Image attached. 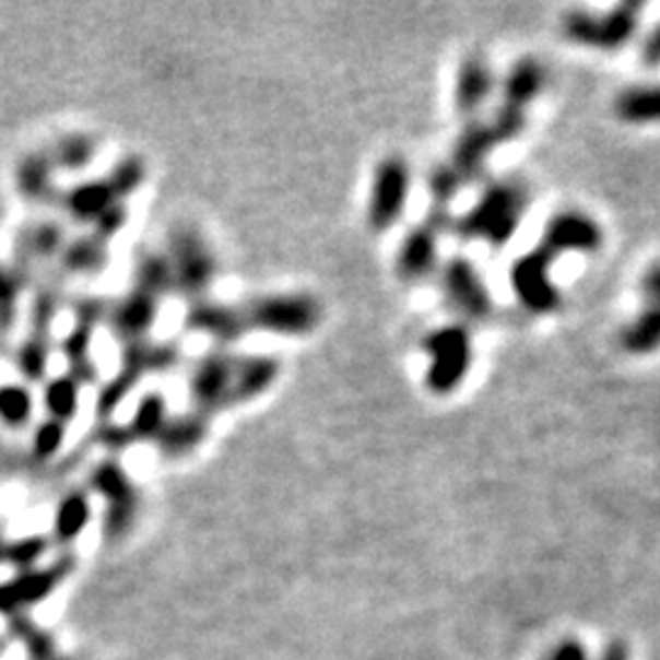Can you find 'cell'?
<instances>
[{"label": "cell", "mask_w": 660, "mask_h": 660, "mask_svg": "<svg viewBox=\"0 0 660 660\" xmlns=\"http://www.w3.org/2000/svg\"><path fill=\"white\" fill-rule=\"evenodd\" d=\"M108 302L89 296L79 298L74 304V323L67 338L61 340V353L67 360V375L74 377L81 387L94 385L98 379V365L91 357V343H94L98 323L106 321Z\"/></svg>", "instance_id": "9"}, {"label": "cell", "mask_w": 660, "mask_h": 660, "mask_svg": "<svg viewBox=\"0 0 660 660\" xmlns=\"http://www.w3.org/2000/svg\"><path fill=\"white\" fill-rule=\"evenodd\" d=\"M541 245L558 257L563 252H594L602 245V228L587 213L563 211L545 225Z\"/></svg>", "instance_id": "17"}, {"label": "cell", "mask_w": 660, "mask_h": 660, "mask_svg": "<svg viewBox=\"0 0 660 660\" xmlns=\"http://www.w3.org/2000/svg\"><path fill=\"white\" fill-rule=\"evenodd\" d=\"M641 292L646 304H660V262L646 272L641 282Z\"/></svg>", "instance_id": "35"}, {"label": "cell", "mask_w": 660, "mask_h": 660, "mask_svg": "<svg viewBox=\"0 0 660 660\" xmlns=\"http://www.w3.org/2000/svg\"><path fill=\"white\" fill-rule=\"evenodd\" d=\"M526 196L519 181H497L482 193L478 205L458 223V233L465 240H484L502 247L517 233L526 209Z\"/></svg>", "instance_id": "5"}, {"label": "cell", "mask_w": 660, "mask_h": 660, "mask_svg": "<svg viewBox=\"0 0 660 660\" xmlns=\"http://www.w3.org/2000/svg\"><path fill=\"white\" fill-rule=\"evenodd\" d=\"M282 365L270 355H243L215 347L201 355L189 369L187 389L191 409L211 419L219 411L252 404L280 379Z\"/></svg>", "instance_id": "1"}, {"label": "cell", "mask_w": 660, "mask_h": 660, "mask_svg": "<svg viewBox=\"0 0 660 660\" xmlns=\"http://www.w3.org/2000/svg\"><path fill=\"white\" fill-rule=\"evenodd\" d=\"M460 187H462V179L452 167H440V169L433 172L431 193H433V199H436L438 205H446L452 199V196H456V191Z\"/></svg>", "instance_id": "34"}, {"label": "cell", "mask_w": 660, "mask_h": 660, "mask_svg": "<svg viewBox=\"0 0 660 660\" xmlns=\"http://www.w3.org/2000/svg\"><path fill=\"white\" fill-rule=\"evenodd\" d=\"M543 84H545V71L541 67V61L526 57L514 64L507 81H504V103L526 110L529 108V103L541 94Z\"/></svg>", "instance_id": "24"}, {"label": "cell", "mask_w": 660, "mask_h": 660, "mask_svg": "<svg viewBox=\"0 0 660 660\" xmlns=\"http://www.w3.org/2000/svg\"><path fill=\"white\" fill-rule=\"evenodd\" d=\"M184 328L189 333L211 338L215 345H233L245 335H250L245 323V314L240 304L215 302V298H201V302L189 304V311L184 316Z\"/></svg>", "instance_id": "14"}, {"label": "cell", "mask_w": 660, "mask_h": 660, "mask_svg": "<svg viewBox=\"0 0 660 660\" xmlns=\"http://www.w3.org/2000/svg\"><path fill=\"white\" fill-rule=\"evenodd\" d=\"M89 521H91L89 494L81 490L67 492L57 504V511H55V539L59 543L76 541L81 531L86 529Z\"/></svg>", "instance_id": "27"}, {"label": "cell", "mask_w": 660, "mask_h": 660, "mask_svg": "<svg viewBox=\"0 0 660 660\" xmlns=\"http://www.w3.org/2000/svg\"><path fill=\"white\" fill-rule=\"evenodd\" d=\"M622 345L632 355H648L660 347V304H646L644 314L624 328Z\"/></svg>", "instance_id": "30"}, {"label": "cell", "mask_w": 660, "mask_h": 660, "mask_svg": "<svg viewBox=\"0 0 660 660\" xmlns=\"http://www.w3.org/2000/svg\"><path fill=\"white\" fill-rule=\"evenodd\" d=\"M64 443H67L64 424H59V421H51V419L39 421V424L33 426V433H30V458H35L37 462H47L64 448Z\"/></svg>", "instance_id": "32"}, {"label": "cell", "mask_w": 660, "mask_h": 660, "mask_svg": "<svg viewBox=\"0 0 660 660\" xmlns=\"http://www.w3.org/2000/svg\"><path fill=\"white\" fill-rule=\"evenodd\" d=\"M169 401L167 397L162 394V391L152 389L144 391V394L138 399L135 409H132V414L128 416V421H122V424H106L103 428H98L96 438L106 450L120 452L130 446H135V443H144V440H154L160 428L164 426V421L169 419Z\"/></svg>", "instance_id": "11"}, {"label": "cell", "mask_w": 660, "mask_h": 660, "mask_svg": "<svg viewBox=\"0 0 660 660\" xmlns=\"http://www.w3.org/2000/svg\"><path fill=\"white\" fill-rule=\"evenodd\" d=\"M644 61L648 67L660 64V27H656L644 45Z\"/></svg>", "instance_id": "36"}, {"label": "cell", "mask_w": 660, "mask_h": 660, "mask_svg": "<svg viewBox=\"0 0 660 660\" xmlns=\"http://www.w3.org/2000/svg\"><path fill=\"white\" fill-rule=\"evenodd\" d=\"M181 355L184 350L177 340H162V343L144 340V343L122 347L118 373L101 387L96 401L98 416L106 419L113 414L148 375H162L177 367L181 363Z\"/></svg>", "instance_id": "3"}, {"label": "cell", "mask_w": 660, "mask_h": 660, "mask_svg": "<svg viewBox=\"0 0 660 660\" xmlns=\"http://www.w3.org/2000/svg\"><path fill=\"white\" fill-rule=\"evenodd\" d=\"M162 252L169 264L172 294H179L189 304L209 298L211 286L219 280V260L199 228L187 223L172 228Z\"/></svg>", "instance_id": "2"}, {"label": "cell", "mask_w": 660, "mask_h": 660, "mask_svg": "<svg viewBox=\"0 0 660 660\" xmlns=\"http://www.w3.org/2000/svg\"><path fill=\"white\" fill-rule=\"evenodd\" d=\"M424 347L431 357L428 387L436 394H450L465 379L472 363V340L465 326H443L431 330L424 340Z\"/></svg>", "instance_id": "7"}, {"label": "cell", "mask_w": 660, "mask_h": 660, "mask_svg": "<svg viewBox=\"0 0 660 660\" xmlns=\"http://www.w3.org/2000/svg\"><path fill=\"white\" fill-rule=\"evenodd\" d=\"M51 338L33 335L27 333L23 345L15 353V365L27 381H45L47 367H49V355H51Z\"/></svg>", "instance_id": "31"}, {"label": "cell", "mask_w": 660, "mask_h": 660, "mask_svg": "<svg viewBox=\"0 0 660 660\" xmlns=\"http://www.w3.org/2000/svg\"><path fill=\"white\" fill-rule=\"evenodd\" d=\"M247 330L280 338L311 335L323 321V306L311 294H264L240 304Z\"/></svg>", "instance_id": "4"}, {"label": "cell", "mask_w": 660, "mask_h": 660, "mask_svg": "<svg viewBox=\"0 0 660 660\" xmlns=\"http://www.w3.org/2000/svg\"><path fill=\"white\" fill-rule=\"evenodd\" d=\"M144 177H148V167H144L140 157H122L120 162L113 164V169L106 174L108 184L113 191L118 193L120 201L130 199V196L142 187Z\"/></svg>", "instance_id": "33"}, {"label": "cell", "mask_w": 660, "mask_h": 660, "mask_svg": "<svg viewBox=\"0 0 660 660\" xmlns=\"http://www.w3.org/2000/svg\"><path fill=\"white\" fill-rule=\"evenodd\" d=\"M120 203L122 201L118 199V193L113 191L106 177L79 181L74 187L61 189L57 199V205L67 213V219L84 225H96L103 215Z\"/></svg>", "instance_id": "19"}, {"label": "cell", "mask_w": 660, "mask_h": 660, "mask_svg": "<svg viewBox=\"0 0 660 660\" xmlns=\"http://www.w3.org/2000/svg\"><path fill=\"white\" fill-rule=\"evenodd\" d=\"M443 286H446L448 302L458 308V311L472 318V321H482L492 311V298L487 286H484L480 272L468 260H452L443 270Z\"/></svg>", "instance_id": "16"}, {"label": "cell", "mask_w": 660, "mask_h": 660, "mask_svg": "<svg viewBox=\"0 0 660 660\" xmlns=\"http://www.w3.org/2000/svg\"><path fill=\"white\" fill-rule=\"evenodd\" d=\"M211 433V419H205L199 411H184V414H169L154 436V448H157L160 458L167 460H181L199 450L205 438Z\"/></svg>", "instance_id": "18"}, {"label": "cell", "mask_w": 660, "mask_h": 660, "mask_svg": "<svg viewBox=\"0 0 660 660\" xmlns=\"http://www.w3.org/2000/svg\"><path fill=\"white\" fill-rule=\"evenodd\" d=\"M409 199V167L401 157L379 162L369 196V225L375 231H387L399 221Z\"/></svg>", "instance_id": "13"}, {"label": "cell", "mask_w": 660, "mask_h": 660, "mask_svg": "<svg viewBox=\"0 0 660 660\" xmlns=\"http://www.w3.org/2000/svg\"><path fill=\"white\" fill-rule=\"evenodd\" d=\"M446 223V211H433L424 225H419V228L406 235L397 257V270L401 280L419 282L433 270L438 252V233Z\"/></svg>", "instance_id": "15"}, {"label": "cell", "mask_w": 660, "mask_h": 660, "mask_svg": "<svg viewBox=\"0 0 660 660\" xmlns=\"http://www.w3.org/2000/svg\"><path fill=\"white\" fill-rule=\"evenodd\" d=\"M55 174H57V169L51 167V162H49L45 150L30 152L17 162L15 187L27 203H35V205H49L51 203V205H57L61 189L57 187Z\"/></svg>", "instance_id": "20"}, {"label": "cell", "mask_w": 660, "mask_h": 660, "mask_svg": "<svg viewBox=\"0 0 660 660\" xmlns=\"http://www.w3.org/2000/svg\"><path fill=\"white\" fill-rule=\"evenodd\" d=\"M162 302L164 296L154 294L140 284H132L126 294L108 304L106 321L103 323L108 326L113 338L122 347L144 343V340H150L152 328L160 321Z\"/></svg>", "instance_id": "10"}, {"label": "cell", "mask_w": 660, "mask_h": 660, "mask_svg": "<svg viewBox=\"0 0 660 660\" xmlns=\"http://www.w3.org/2000/svg\"><path fill=\"white\" fill-rule=\"evenodd\" d=\"M57 260V274L61 276H96L110 262L108 240L91 231L84 237H76V240H67Z\"/></svg>", "instance_id": "21"}, {"label": "cell", "mask_w": 660, "mask_h": 660, "mask_svg": "<svg viewBox=\"0 0 660 660\" xmlns=\"http://www.w3.org/2000/svg\"><path fill=\"white\" fill-rule=\"evenodd\" d=\"M81 406V385L67 373L59 377L45 379L43 387V409L47 419L59 421V424H71L76 419Z\"/></svg>", "instance_id": "25"}, {"label": "cell", "mask_w": 660, "mask_h": 660, "mask_svg": "<svg viewBox=\"0 0 660 660\" xmlns=\"http://www.w3.org/2000/svg\"><path fill=\"white\" fill-rule=\"evenodd\" d=\"M502 144L497 130L492 128V122H478V126H470L465 132H462L458 144H456V154H452V169L460 174V179L465 181L470 179L474 172H478L487 154Z\"/></svg>", "instance_id": "22"}, {"label": "cell", "mask_w": 660, "mask_h": 660, "mask_svg": "<svg viewBox=\"0 0 660 660\" xmlns=\"http://www.w3.org/2000/svg\"><path fill=\"white\" fill-rule=\"evenodd\" d=\"M555 257L558 255H553L549 247L541 245L529 255H523L511 270L514 292H517L519 302L533 314H549L561 306L558 288H555L549 276Z\"/></svg>", "instance_id": "12"}, {"label": "cell", "mask_w": 660, "mask_h": 660, "mask_svg": "<svg viewBox=\"0 0 660 660\" xmlns=\"http://www.w3.org/2000/svg\"><path fill=\"white\" fill-rule=\"evenodd\" d=\"M33 389L20 385V381H5V385H0V424L10 431H25L33 424Z\"/></svg>", "instance_id": "28"}, {"label": "cell", "mask_w": 660, "mask_h": 660, "mask_svg": "<svg viewBox=\"0 0 660 660\" xmlns=\"http://www.w3.org/2000/svg\"><path fill=\"white\" fill-rule=\"evenodd\" d=\"M641 5L622 3L606 15H590L582 10L565 15L563 33L577 45L597 49H616L626 45L638 27Z\"/></svg>", "instance_id": "8"}, {"label": "cell", "mask_w": 660, "mask_h": 660, "mask_svg": "<svg viewBox=\"0 0 660 660\" xmlns=\"http://www.w3.org/2000/svg\"><path fill=\"white\" fill-rule=\"evenodd\" d=\"M89 487L106 502V514H103V531L108 539H120L138 517L140 494L130 474L122 470L116 458L101 460L89 474Z\"/></svg>", "instance_id": "6"}, {"label": "cell", "mask_w": 660, "mask_h": 660, "mask_svg": "<svg viewBox=\"0 0 660 660\" xmlns=\"http://www.w3.org/2000/svg\"><path fill=\"white\" fill-rule=\"evenodd\" d=\"M616 116L624 122H660V86H632L614 103Z\"/></svg>", "instance_id": "29"}, {"label": "cell", "mask_w": 660, "mask_h": 660, "mask_svg": "<svg viewBox=\"0 0 660 660\" xmlns=\"http://www.w3.org/2000/svg\"><path fill=\"white\" fill-rule=\"evenodd\" d=\"M494 86V76L492 69L487 64V59L472 55L458 71V81H456V106L462 113H472L478 110L484 98L490 96V91Z\"/></svg>", "instance_id": "23"}, {"label": "cell", "mask_w": 660, "mask_h": 660, "mask_svg": "<svg viewBox=\"0 0 660 660\" xmlns=\"http://www.w3.org/2000/svg\"><path fill=\"white\" fill-rule=\"evenodd\" d=\"M96 150L98 142L94 138L84 132H71V135H61L57 142H51L45 152L57 172H84L96 160Z\"/></svg>", "instance_id": "26"}]
</instances>
